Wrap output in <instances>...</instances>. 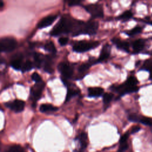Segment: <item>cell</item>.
<instances>
[{
	"label": "cell",
	"instance_id": "obj_1",
	"mask_svg": "<svg viewBox=\"0 0 152 152\" xmlns=\"http://www.w3.org/2000/svg\"><path fill=\"white\" fill-rule=\"evenodd\" d=\"M80 22L81 21L75 20L68 14L64 15L53 27L50 34L53 36L68 33L72 35L76 31Z\"/></svg>",
	"mask_w": 152,
	"mask_h": 152
},
{
	"label": "cell",
	"instance_id": "obj_2",
	"mask_svg": "<svg viewBox=\"0 0 152 152\" xmlns=\"http://www.w3.org/2000/svg\"><path fill=\"white\" fill-rule=\"evenodd\" d=\"M137 84L138 80L137 78L134 76H130L125 83L114 87L113 90L118 92L120 96H123L125 94L137 91L138 90Z\"/></svg>",
	"mask_w": 152,
	"mask_h": 152
},
{
	"label": "cell",
	"instance_id": "obj_3",
	"mask_svg": "<svg viewBox=\"0 0 152 152\" xmlns=\"http://www.w3.org/2000/svg\"><path fill=\"white\" fill-rule=\"evenodd\" d=\"M99 44V42L81 40L76 42L74 44L72 49L76 52H85L96 48Z\"/></svg>",
	"mask_w": 152,
	"mask_h": 152
},
{
	"label": "cell",
	"instance_id": "obj_4",
	"mask_svg": "<svg viewBox=\"0 0 152 152\" xmlns=\"http://www.w3.org/2000/svg\"><path fill=\"white\" fill-rule=\"evenodd\" d=\"M16 40L11 37H2L0 40V49L1 52H10L14 50L17 46Z\"/></svg>",
	"mask_w": 152,
	"mask_h": 152
},
{
	"label": "cell",
	"instance_id": "obj_5",
	"mask_svg": "<svg viewBox=\"0 0 152 152\" xmlns=\"http://www.w3.org/2000/svg\"><path fill=\"white\" fill-rule=\"evenodd\" d=\"M84 8L93 18H101L103 16V10L101 4H90L84 6Z\"/></svg>",
	"mask_w": 152,
	"mask_h": 152
},
{
	"label": "cell",
	"instance_id": "obj_6",
	"mask_svg": "<svg viewBox=\"0 0 152 152\" xmlns=\"http://www.w3.org/2000/svg\"><path fill=\"white\" fill-rule=\"evenodd\" d=\"M99 27L97 21H89L84 23L81 30V34H88L93 35L96 34Z\"/></svg>",
	"mask_w": 152,
	"mask_h": 152
},
{
	"label": "cell",
	"instance_id": "obj_7",
	"mask_svg": "<svg viewBox=\"0 0 152 152\" xmlns=\"http://www.w3.org/2000/svg\"><path fill=\"white\" fill-rule=\"evenodd\" d=\"M58 69L65 78H71L73 74V68L68 62H60L58 65Z\"/></svg>",
	"mask_w": 152,
	"mask_h": 152
},
{
	"label": "cell",
	"instance_id": "obj_8",
	"mask_svg": "<svg viewBox=\"0 0 152 152\" xmlns=\"http://www.w3.org/2000/svg\"><path fill=\"white\" fill-rule=\"evenodd\" d=\"M5 105L16 113H19L24 110L25 102L21 100L16 99L12 102L5 103Z\"/></svg>",
	"mask_w": 152,
	"mask_h": 152
},
{
	"label": "cell",
	"instance_id": "obj_9",
	"mask_svg": "<svg viewBox=\"0 0 152 152\" xmlns=\"http://www.w3.org/2000/svg\"><path fill=\"white\" fill-rule=\"evenodd\" d=\"M23 56L21 53H17L14 55L10 61V65L15 70H20L22 68V61Z\"/></svg>",
	"mask_w": 152,
	"mask_h": 152
},
{
	"label": "cell",
	"instance_id": "obj_10",
	"mask_svg": "<svg viewBox=\"0 0 152 152\" xmlns=\"http://www.w3.org/2000/svg\"><path fill=\"white\" fill-rule=\"evenodd\" d=\"M57 17V15H50L42 18L37 23V28H43L50 26L55 21Z\"/></svg>",
	"mask_w": 152,
	"mask_h": 152
},
{
	"label": "cell",
	"instance_id": "obj_11",
	"mask_svg": "<svg viewBox=\"0 0 152 152\" xmlns=\"http://www.w3.org/2000/svg\"><path fill=\"white\" fill-rule=\"evenodd\" d=\"M44 83L43 81L37 83L36 84L34 85V87H33L31 89V94L33 97V99L35 100H38L42 94V90L44 87Z\"/></svg>",
	"mask_w": 152,
	"mask_h": 152
},
{
	"label": "cell",
	"instance_id": "obj_12",
	"mask_svg": "<svg viewBox=\"0 0 152 152\" xmlns=\"http://www.w3.org/2000/svg\"><path fill=\"white\" fill-rule=\"evenodd\" d=\"M110 50H111V47L109 44H105L104 45H103L100 54L99 55V58L97 61L98 62H100L107 59L110 55Z\"/></svg>",
	"mask_w": 152,
	"mask_h": 152
},
{
	"label": "cell",
	"instance_id": "obj_13",
	"mask_svg": "<svg viewBox=\"0 0 152 152\" xmlns=\"http://www.w3.org/2000/svg\"><path fill=\"white\" fill-rule=\"evenodd\" d=\"M112 41L113 43L115 44L118 48H119L122 50H124L126 52H129V45L127 42L121 40L117 38H113L112 40Z\"/></svg>",
	"mask_w": 152,
	"mask_h": 152
},
{
	"label": "cell",
	"instance_id": "obj_14",
	"mask_svg": "<svg viewBox=\"0 0 152 152\" xmlns=\"http://www.w3.org/2000/svg\"><path fill=\"white\" fill-rule=\"evenodd\" d=\"M88 93L90 97H99L103 94L104 90L99 87H90L88 88Z\"/></svg>",
	"mask_w": 152,
	"mask_h": 152
},
{
	"label": "cell",
	"instance_id": "obj_15",
	"mask_svg": "<svg viewBox=\"0 0 152 152\" xmlns=\"http://www.w3.org/2000/svg\"><path fill=\"white\" fill-rule=\"evenodd\" d=\"M77 140L79 141L80 144V149L82 150H84V149L87 146V142H88V137L87 134L86 132L81 133L78 137H77Z\"/></svg>",
	"mask_w": 152,
	"mask_h": 152
},
{
	"label": "cell",
	"instance_id": "obj_16",
	"mask_svg": "<svg viewBox=\"0 0 152 152\" xmlns=\"http://www.w3.org/2000/svg\"><path fill=\"white\" fill-rule=\"evenodd\" d=\"M145 45V41L143 39H137L132 43V48L135 52H139L142 50Z\"/></svg>",
	"mask_w": 152,
	"mask_h": 152
},
{
	"label": "cell",
	"instance_id": "obj_17",
	"mask_svg": "<svg viewBox=\"0 0 152 152\" xmlns=\"http://www.w3.org/2000/svg\"><path fill=\"white\" fill-rule=\"evenodd\" d=\"M40 111L43 113H48L55 112L58 110V108L56 106H53L50 104H42L39 107Z\"/></svg>",
	"mask_w": 152,
	"mask_h": 152
},
{
	"label": "cell",
	"instance_id": "obj_18",
	"mask_svg": "<svg viewBox=\"0 0 152 152\" xmlns=\"http://www.w3.org/2000/svg\"><path fill=\"white\" fill-rule=\"evenodd\" d=\"M44 61V70L49 74L52 73L53 72V69L52 67V60L51 58L46 56Z\"/></svg>",
	"mask_w": 152,
	"mask_h": 152
},
{
	"label": "cell",
	"instance_id": "obj_19",
	"mask_svg": "<svg viewBox=\"0 0 152 152\" xmlns=\"http://www.w3.org/2000/svg\"><path fill=\"white\" fill-rule=\"evenodd\" d=\"M44 49L45 50L52 53H55L56 52V49L55 48L54 43L52 41L47 42L44 46Z\"/></svg>",
	"mask_w": 152,
	"mask_h": 152
},
{
	"label": "cell",
	"instance_id": "obj_20",
	"mask_svg": "<svg viewBox=\"0 0 152 152\" xmlns=\"http://www.w3.org/2000/svg\"><path fill=\"white\" fill-rule=\"evenodd\" d=\"M141 69L148 71L150 72H152V58L147 59L144 61Z\"/></svg>",
	"mask_w": 152,
	"mask_h": 152
},
{
	"label": "cell",
	"instance_id": "obj_21",
	"mask_svg": "<svg viewBox=\"0 0 152 152\" xmlns=\"http://www.w3.org/2000/svg\"><path fill=\"white\" fill-rule=\"evenodd\" d=\"M79 91L72 88H68L66 96L65 97V102L69 101L72 97L76 96Z\"/></svg>",
	"mask_w": 152,
	"mask_h": 152
},
{
	"label": "cell",
	"instance_id": "obj_22",
	"mask_svg": "<svg viewBox=\"0 0 152 152\" xmlns=\"http://www.w3.org/2000/svg\"><path fill=\"white\" fill-rule=\"evenodd\" d=\"M34 65L36 66V68H39L42 63V55L39 53H35L34 54Z\"/></svg>",
	"mask_w": 152,
	"mask_h": 152
},
{
	"label": "cell",
	"instance_id": "obj_23",
	"mask_svg": "<svg viewBox=\"0 0 152 152\" xmlns=\"http://www.w3.org/2000/svg\"><path fill=\"white\" fill-rule=\"evenodd\" d=\"M113 97V94L110 93H105L103 96V102L104 104H109Z\"/></svg>",
	"mask_w": 152,
	"mask_h": 152
},
{
	"label": "cell",
	"instance_id": "obj_24",
	"mask_svg": "<svg viewBox=\"0 0 152 152\" xmlns=\"http://www.w3.org/2000/svg\"><path fill=\"white\" fill-rule=\"evenodd\" d=\"M33 67V63L29 61V60H27L23 65L22 68H21V71L22 72H26L27 71H29L30 69H31Z\"/></svg>",
	"mask_w": 152,
	"mask_h": 152
},
{
	"label": "cell",
	"instance_id": "obj_25",
	"mask_svg": "<svg viewBox=\"0 0 152 152\" xmlns=\"http://www.w3.org/2000/svg\"><path fill=\"white\" fill-rule=\"evenodd\" d=\"M139 122H141V124L145 125L152 126V118H150L141 116Z\"/></svg>",
	"mask_w": 152,
	"mask_h": 152
},
{
	"label": "cell",
	"instance_id": "obj_26",
	"mask_svg": "<svg viewBox=\"0 0 152 152\" xmlns=\"http://www.w3.org/2000/svg\"><path fill=\"white\" fill-rule=\"evenodd\" d=\"M132 16V13L131 11H126L123 12L119 17H118L119 19L121 20H128L131 18Z\"/></svg>",
	"mask_w": 152,
	"mask_h": 152
},
{
	"label": "cell",
	"instance_id": "obj_27",
	"mask_svg": "<svg viewBox=\"0 0 152 152\" xmlns=\"http://www.w3.org/2000/svg\"><path fill=\"white\" fill-rule=\"evenodd\" d=\"M140 118H141V116H139L135 113H132L129 115L128 117L129 121L131 122H139Z\"/></svg>",
	"mask_w": 152,
	"mask_h": 152
},
{
	"label": "cell",
	"instance_id": "obj_28",
	"mask_svg": "<svg viewBox=\"0 0 152 152\" xmlns=\"http://www.w3.org/2000/svg\"><path fill=\"white\" fill-rule=\"evenodd\" d=\"M91 64H91V62H88V63H84V64H83L82 65H81L79 66V68H78V71L82 72H84V71L87 70V69L90 67V66L91 65Z\"/></svg>",
	"mask_w": 152,
	"mask_h": 152
},
{
	"label": "cell",
	"instance_id": "obj_29",
	"mask_svg": "<svg viewBox=\"0 0 152 152\" xmlns=\"http://www.w3.org/2000/svg\"><path fill=\"white\" fill-rule=\"evenodd\" d=\"M8 152H25L24 149L20 145H15L12 146Z\"/></svg>",
	"mask_w": 152,
	"mask_h": 152
},
{
	"label": "cell",
	"instance_id": "obj_30",
	"mask_svg": "<svg viewBox=\"0 0 152 152\" xmlns=\"http://www.w3.org/2000/svg\"><path fill=\"white\" fill-rule=\"evenodd\" d=\"M142 30V28L140 27H134L133 29H132L131 30L127 32V34L129 36H132V35H135L137 34L140 33Z\"/></svg>",
	"mask_w": 152,
	"mask_h": 152
},
{
	"label": "cell",
	"instance_id": "obj_31",
	"mask_svg": "<svg viewBox=\"0 0 152 152\" xmlns=\"http://www.w3.org/2000/svg\"><path fill=\"white\" fill-rule=\"evenodd\" d=\"M31 79L33 80V81H35L36 83H39L42 81L41 77L37 72H33L32 74Z\"/></svg>",
	"mask_w": 152,
	"mask_h": 152
},
{
	"label": "cell",
	"instance_id": "obj_32",
	"mask_svg": "<svg viewBox=\"0 0 152 152\" xmlns=\"http://www.w3.org/2000/svg\"><path fill=\"white\" fill-rule=\"evenodd\" d=\"M68 38L66 37H61L59 38L58 42L61 46H65L68 43Z\"/></svg>",
	"mask_w": 152,
	"mask_h": 152
},
{
	"label": "cell",
	"instance_id": "obj_33",
	"mask_svg": "<svg viewBox=\"0 0 152 152\" xmlns=\"http://www.w3.org/2000/svg\"><path fill=\"white\" fill-rule=\"evenodd\" d=\"M129 133L128 132H126L125 134H124L120 138L119 140V143L120 144H122V143H125L126 142V141L129 137Z\"/></svg>",
	"mask_w": 152,
	"mask_h": 152
},
{
	"label": "cell",
	"instance_id": "obj_34",
	"mask_svg": "<svg viewBox=\"0 0 152 152\" xmlns=\"http://www.w3.org/2000/svg\"><path fill=\"white\" fill-rule=\"evenodd\" d=\"M128 147V145L127 142L120 144V147H119V152H124V151H125L127 149Z\"/></svg>",
	"mask_w": 152,
	"mask_h": 152
},
{
	"label": "cell",
	"instance_id": "obj_35",
	"mask_svg": "<svg viewBox=\"0 0 152 152\" xmlns=\"http://www.w3.org/2000/svg\"><path fill=\"white\" fill-rule=\"evenodd\" d=\"M141 128L140 126H138V125H136V126H134L131 129V134H134V133H136L138 131H139L140 130Z\"/></svg>",
	"mask_w": 152,
	"mask_h": 152
},
{
	"label": "cell",
	"instance_id": "obj_36",
	"mask_svg": "<svg viewBox=\"0 0 152 152\" xmlns=\"http://www.w3.org/2000/svg\"><path fill=\"white\" fill-rule=\"evenodd\" d=\"M80 1H70L68 2V5L69 6H75V5H79L81 4Z\"/></svg>",
	"mask_w": 152,
	"mask_h": 152
},
{
	"label": "cell",
	"instance_id": "obj_37",
	"mask_svg": "<svg viewBox=\"0 0 152 152\" xmlns=\"http://www.w3.org/2000/svg\"><path fill=\"white\" fill-rule=\"evenodd\" d=\"M3 7H4V2L2 1H0V8L2 9Z\"/></svg>",
	"mask_w": 152,
	"mask_h": 152
},
{
	"label": "cell",
	"instance_id": "obj_38",
	"mask_svg": "<svg viewBox=\"0 0 152 152\" xmlns=\"http://www.w3.org/2000/svg\"><path fill=\"white\" fill-rule=\"evenodd\" d=\"M74 152H84V151L81 150V149H78V150H75L74 151Z\"/></svg>",
	"mask_w": 152,
	"mask_h": 152
},
{
	"label": "cell",
	"instance_id": "obj_39",
	"mask_svg": "<svg viewBox=\"0 0 152 152\" xmlns=\"http://www.w3.org/2000/svg\"><path fill=\"white\" fill-rule=\"evenodd\" d=\"M150 79L152 80V72H150Z\"/></svg>",
	"mask_w": 152,
	"mask_h": 152
},
{
	"label": "cell",
	"instance_id": "obj_40",
	"mask_svg": "<svg viewBox=\"0 0 152 152\" xmlns=\"http://www.w3.org/2000/svg\"><path fill=\"white\" fill-rule=\"evenodd\" d=\"M149 24H151V25H152V21H151V22H149Z\"/></svg>",
	"mask_w": 152,
	"mask_h": 152
}]
</instances>
